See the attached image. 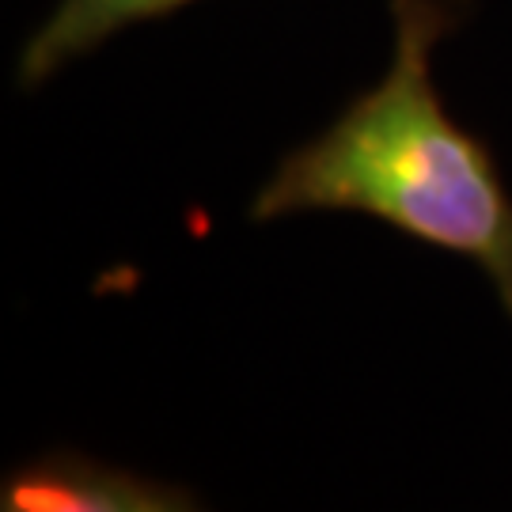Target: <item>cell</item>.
<instances>
[{
    "label": "cell",
    "mask_w": 512,
    "mask_h": 512,
    "mask_svg": "<svg viewBox=\"0 0 512 512\" xmlns=\"http://www.w3.org/2000/svg\"><path fill=\"white\" fill-rule=\"evenodd\" d=\"M395 54L319 137L258 186L251 217L365 213L475 262L512 319V198L490 148L448 114L433 50L452 27L444 0H391Z\"/></svg>",
    "instance_id": "cell-1"
},
{
    "label": "cell",
    "mask_w": 512,
    "mask_h": 512,
    "mask_svg": "<svg viewBox=\"0 0 512 512\" xmlns=\"http://www.w3.org/2000/svg\"><path fill=\"white\" fill-rule=\"evenodd\" d=\"M4 512H175L194 509L186 490L152 482L76 452H57L8 471L0 486Z\"/></svg>",
    "instance_id": "cell-2"
},
{
    "label": "cell",
    "mask_w": 512,
    "mask_h": 512,
    "mask_svg": "<svg viewBox=\"0 0 512 512\" xmlns=\"http://www.w3.org/2000/svg\"><path fill=\"white\" fill-rule=\"evenodd\" d=\"M186 4L194 0H57L50 19H42V27L27 38L16 61V80L23 88H38L118 31L171 16Z\"/></svg>",
    "instance_id": "cell-3"
}]
</instances>
